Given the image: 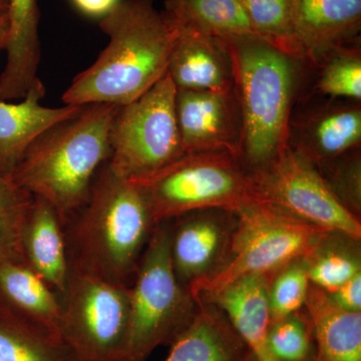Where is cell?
<instances>
[{
    "instance_id": "obj_19",
    "label": "cell",
    "mask_w": 361,
    "mask_h": 361,
    "mask_svg": "<svg viewBox=\"0 0 361 361\" xmlns=\"http://www.w3.org/2000/svg\"><path fill=\"white\" fill-rule=\"evenodd\" d=\"M0 306L61 342V295L25 261L0 260Z\"/></svg>"
},
{
    "instance_id": "obj_5",
    "label": "cell",
    "mask_w": 361,
    "mask_h": 361,
    "mask_svg": "<svg viewBox=\"0 0 361 361\" xmlns=\"http://www.w3.org/2000/svg\"><path fill=\"white\" fill-rule=\"evenodd\" d=\"M224 260L189 291L197 300L210 297L239 278L271 275L313 251L324 233L277 207L254 200L234 212Z\"/></svg>"
},
{
    "instance_id": "obj_1",
    "label": "cell",
    "mask_w": 361,
    "mask_h": 361,
    "mask_svg": "<svg viewBox=\"0 0 361 361\" xmlns=\"http://www.w3.org/2000/svg\"><path fill=\"white\" fill-rule=\"evenodd\" d=\"M99 27L109 44L73 78L63 94L65 104L122 106L139 99L167 73L180 33L154 0H122L102 18Z\"/></svg>"
},
{
    "instance_id": "obj_26",
    "label": "cell",
    "mask_w": 361,
    "mask_h": 361,
    "mask_svg": "<svg viewBox=\"0 0 361 361\" xmlns=\"http://www.w3.org/2000/svg\"><path fill=\"white\" fill-rule=\"evenodd\" d=\"M316 90L338 101L360 102L361 51L357 42L330 52L322 63Z\"/></svg>"
},
{
    "instance_id": "obj_24",
    "label": "cell",
    "mask_w": 361,
    "mask_h": 361,
    "mask_svg": "<svg viewBox=\"0 0 361 361\" xmlns=\"http://www.w3.org/2000/svg\"><path fill=\"white\" fill-rule=\"evenodd\" d=\"M0 361H73L63 344L0 306Z\"/></svg>"
},
{
    "instance_id": "obj_23",
    "label": "cell",
    "mask_w": 361,
    "mask_h": 361,
    "mask_svg": "<svg viewBox=\"0 0 361 361\" xmlns=\"http://www.w3.org/2000/svg\"><path fill=\"white\" fill-rule=\"evenodd\" d=\"M178 27L219 39L255 35L241 0H164Z\"/></svg>"
},
{
    "instance_id": "obj_17",
    "label": "cell",
    "mask_w": 361,
    "mask_h": 361,
    "mask_svg": "<svg viewBox=\"0 0 361 361\" xmlns=\"http://www.w3.org/2000/svg\"><path fill=\"white\" fill-rule=\"evenodd\" d=\"M45 87L37 80L20 103L0 99V174L11 178L25 152L42 133L75 115L82 106H42Z\"/></svg>"
},
{
    "instance_id": "obj_28",
    "label": "cell",
    "mask_w": 361,
    "mask_h": 361,
    "mask_svg": "<svg viewBox=\"0 0 361 361\" xmlns=\"http://www.w3.org/2000/svg\"><path fill=\"white\" fill-rule=\"evenodd\" d=\"M33 201L32 195L0 174V260H23L21 230Z\"/></svg>"
},
{
    "instance_id": "obj_7",
    "label": "cell",
    "mask_w": 361,
    "mask_h": 361,
    "mask_svg": "<svg viewBox=\"0 0 361 361\" xmlns=\"http://www.w3.org/2000/svg\"><path fill=\"white\" fill-rule=\"evenodd\" d=\"M137 183L148 198L156 225L206 209L236 212L258 200L248 173L228 152L185 154Z\"/></svg>"
},
{
    "instance_id": "obj_2",
    "label": "cell",
    "mask_w": 361,
    "mask_h": 361,
    "mask_svg": "<svg viewBox=\"0 0 361 361\" xmlns=\"http://www.w3.org/2000/svg\"><path fill=\"white\" fill-rule=\"evenodd\" d=\"M111 104H90L45 130L30 145L11 179L51 204L63 226L84 207L101 169L110 160Z\"/></svg>"
},
{
    "instance_id": "obj_30",
    "label": "cell",
    "mask_w": 361,
    "mask_h": 361,
    "mask_svg": "<svg viewBox=\"0 0 361 361\" xmlns=\"http://www.w3.org/2000/svg\"><path fill=\"white\" fill-rule=\"evenodd\" d=\"M329 174L322 175L332 193L351 213L360 216L361 207L360 148L343 154L326 165Z\"/></svg>"
},
{
    "instance_id": "obj_8",
    "label": "cell",
    "mask_w": 361,
    "mask_h": 361,
    "mask_svg": "<svg viewBox=\"0 0 361 361\" xmlns=\"http://www.w3.org/2000/svg\"><path fill=\"white\" fill-rule=\"evenodd\" d=\"M176 92L167 73L139 99L118 109L106 163L114 174L137 182L185 155L176 116Z\"/></svg>"
},
{
    "instance_id": "obj_12",
    "label": "cell",
    "mask_w": 361,
    "mask_h": 361,
    "mask_svg": "<svg viewBox=\"0 0 361 361\" xmlns=\"http://www.w3.org/2000/svg\"><path fill=\"white\" fill-rule=\"evenodd\" d=\"M234 219V212L206 209L180 216L171 224L173 267L188 289L212 275L224 260Z\"/></svg>"
},
{
    "instance_id": "obj_3",
    "label": "cell",
    "mask_w": 361,
    "mask_h": 361,
    "mask_svg": "<svg viewBox=\"0 0 361 361\" xmlns=\"http://www.w3.org/2000/svg\"><path fill=\"white\" fill-rule=\"evenodd\" d=\"M66 227L71 268L130 287L156 224L141 185L106 164Z\"/></svg>"
},
{
    "instance_id": "obj_25",
    "label": "cell",
    "mask_w": 361,
    "mask_h": 361,
    "mask_svg": "<svg viewBox=\"0 0 361 361\" xmlns=\"http://www.w3.org/2000/svg\"><path fill=\"white\" fill-rule=\"evenodd\" d=\"M252 30L292 58L305 59L294 32L292 0H241Z\"/></svg>"
},
{
    "instance_id": "obj_18",
    "label": "cell",
    "mask_w": 361,
    "mask_h": 361,
    "mask_svg": "<svg viewBox=\"0 0 361 361\" xmlns=\"http://www.w3.org/2000/svg\"><path fill=\"white\" fill-rule=\"evenodd\" d=\"M20 244L25 264L61 295L70 276V259L65 226L51 204L33 197Z\"/></svg>"
},
{
    "instance_id": "obj_9",
    "label": "cell",
    "mask_w": 361,
    "mask_h": 361,
    "mask_svg": "<svg viewBox=\"0 0 361 361\" xmlns=\"http://www.w3.org/2000/svg\"><path fill=\"white\" fill-rule=\"evenodd\" d=\"M61 299V341L73 360L121 361L130 287L71 268Z\"/></svg>"
},
{
    "instance_id": "obj_32",
    "label": "cell",
    "mask_w": 361,
    "mask_h": 361,
    "mask_svg": "<svg viewBox=\"0 0 361 361\" xmlns=\"http://www.w3.org/2000/svg\"><path fill=\"white\" fill-rule=\"evenodd\" d=\"M329 298L342 310L361 311V273L349 279L336 290L326 292Z\"/></svg>"
},
{
    "instance_id": "obj_14",
    "label": "cell",
    "mask_w": 361,
    "mask_h": 361,
    "mask_svg": "<svg viewBox=\"0 0 361 361\" xmlns=\"http://www.w3.org/2000/svg\"><path fill=\"white\" fill-rule=\"evenodd\" d=\"M292 20L305 59L318 66L330 52L357 42L361 0H292Z\"/></svg>"
},
{
    "instance_id": "obj_27",
    "label": "cell",
    "mask_w": 361,
    "mask_h": 361,
    "mask_svg": "<svg viewBox=\"0 0 361 361\" xmlns=\"http://www.w3.org/2000/svg\"><path fill=\"white\" fill-rule=\"evenodd\" d=\"M326 234L322 235L304 261L310 283L325 292H331L361 273V266L357 253L346 246L326 242Z\"/></svg>"
},
{
    "instance_id": "obj_34",
    "label": "cell",
    "mask_w": 361,
    "mask_h": 361,
    "mask_svg": "<svg viewBox=\"0 0 361 361\" xmlns=\"http://www.w3.org/2000/svg\"><path fill=\"white\" fill-rule=\"evenodd\" d=\"M9 35V20L6 9H0V51L6 49Z\"/></svg>"
},
{
    "instance_id": "obj_20",
    "label": "cell",
    "mask_w": 361,
    "mask_h": 361,
    "mask_svg": "<svg viewBox=\"0 0 361 361\" xmlns=\"http://www.w3.org/2000/svg\"><path fill=\"white\" fill-rule=\"evenodd\" d=\"M8 42L6 65L0 75V99H23L39 78L42 58L39 35L40 11L37 0H8Z\"/></svg>"
},
{
    "instance_id": "obj_4",
    "label": "cell",
    "mask_w": 361,
    "mask_h": 361,
    "mask_svg": "<svg viewBox=\"0 0 361 361\" xmlns=\"http://www.w3.org/2000/svg\"><path fill=\"white\" fill-rule=\"evenodd\" d=\"M223 39L231 54L241 111L238 159L249 174L287 146L301 61L256 35Z\"/></svg>"
},
{
    "instance_id": "obj_16",
    "label": "cell",
    "mask_w": 361,
    "mask_h": 361,
    "mask_svg": "<svg viewBox=\"0 0 361 361\" xmlns=\"http://www.w3.org/2000/svg\"><path fill=\"white\" fill-rule=\"evenodd\" d=\"M271 280L270 275H248L207 298L226 313L253 361H278L271 353L268 341L272 324L269 306Z\"/></svg>"
},
{
    "instance_id": "obj_13",
    "label": "cell",
    "mask_w": 361,
    "mask_h": 361,
    "mask_svg": "<svg viewBox=\"0 0 361 361\" xmlns=\"http://www.w3.org/2000/svg\"><path fill=\"white\" fill-rule=\"evenodd\" d=\"M361 144L360 102L330 99L291 118L288 145L317 169Z\"/></svg>"
},
{
    "instance_id": "obj_6",
    "label": "cell",
    "mask_w": 361,
    "mask_h": 361,
    "mask_svg": "<svg viewBox=\"0 0 361 361\" xmlns=\"http://www.w3.org/2000/svg\"><path fill=\"white\" fill-rule=\"evenodd\" d=\"M196 299L176 275L171 221L157 224L130 285L129 326L121 361H145L172 344L196 313Z\"/></svg>"
},
{
    "instance_id": "obj_31",
    "label": "cell",
    "mask_w": 361,
    "mask_h": 361,
    "mask_svg": "<svg viewBox=\"0 0 361 361\" xmlns=\"http://www.w3.org/2000/svg\"><path fill=\"white\" fill-rule=\"evenodd\" d=\"M271 353L278 361H308L311 339L305 322L296 314L272 322L269 330Z\"/></svg>"
},
{
    "instance_id": "obj_35",
    "label": "cell",
    "mask_w": 361,
    "mask_h": 361,
    "mask_svg": "<svg viewBox=\"0 0 361 361\" xmlns=\"http://www.w3.org/2000/svg\"><path fill=\"white\" fill-rule=\"evenodd\" d=\"M8 6V0H0V9H6Z\"/></svg>"
},
{
    "instance_id": "obj_22",
    "label": "cell",
    "mask_w": 361,
    "mask_h": 361,
    "mask_svg": "<svg viewBox=\"0 0 361 361\" xmlns=\"http://www.w3.org/2000/svg\"><path fill=\"white\" fill-rule=\"evenodd\" d=\"M305 306L317 343L315 361H361V311L342 310L312 284Z\"/></svg>"
},
{
    "instance_id": "obj_15",
    "label": "cell",
    "mask_w": 361,
    "mask_h": 361,
    "mask_svg": "<svg viewBox=\"0 0 361 361\" xmlns=\"http://www.w3.org/2000/svg\"><path fill=\"white\" fill-rule=\"evenodd\" d=\"M167 73L177 90L235 89L232 56L225 40L193 30L180 28Z\"/></svg>"
},
{
    "instance_id": "obj_33",
    "label": "cell",
    "mask_w": 361,
    "mask_h": 361,
    "mask_svg": "<svg viewBox=\"0 0 361 361\" xmlns=\"http://www.w3.org/2000/svg\"><path fill=\"white\" fill-rule=\"evenodd\" d=\"M122 0H71L80 13L92 18H104Z\"/></svg>"
},
{
    "instance_id": "obj_21",
    "label": "cell",
    "mask_w": 361,
    "mask_h": 361,
    "mask_svg": "<svg viewBox=\"0 0 361 361\" xmlns=\"http://www.w3.org/2000/svg\"><path fill=\"white\" fill-rule=\"evenodd\" d=\"M164 361H253L232 325L211 308H197Z\"/></svg>"
},
{
    "instance_id": "obj_11",
    "label": "cell",
    "mask_w": 361,
    "mask_h": 361,
    "mask_svg": "<svg viewBox=\"0 0 361 361\" xmlns=\"http://www.w3.org/2000/svg\"><path fill=\"white\" fill-rule=\"evenodd\" d=\"M175 106L185 154L228 152L238 158L242 116L235 89L177 90Z\"/></svg>"
},
{
    "instance_id": "obj_10",
    "label": "cell",
    "mask_w": 361,
    "mask_h": 361,
    "mask_svg": "<svg viewBox=\"0 0 361 361\" xmlns=\"http://www.w3.org/2000/svg\"><path fill=\"white\" fill-rule=\"evenodd\" d=\"M259 201L326 233L360 241V217L332 193L322 173L287 145L264 167L249 173Z\"/></svg>"
},
{
    "instance_id": "obj_29",
    "label": "cell",
    "mask_w": 361,
    "mask_h": 361,
    "mask_svg": "<svg viewBox=\"0 0 361 361\" xmlns=\"http://www.w3.org/2000/svg\"><path fill=\"white\" fill-rule=\"evenodd\" d=\"M306 263L304 259L293 261L279 270V274L271 280L269 306L272 322L295 314L305 305L310 288Z\"/></svg>"
}]
</instances>
